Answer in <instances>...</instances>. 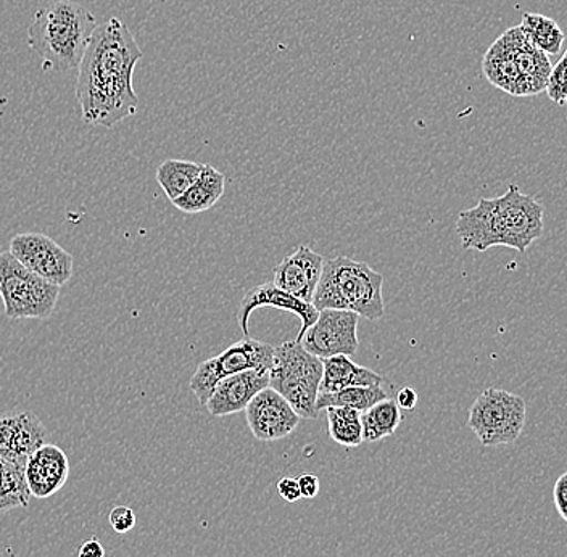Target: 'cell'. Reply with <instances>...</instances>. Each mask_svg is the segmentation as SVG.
<instances>
[{"instance_id":"f546056e","label":"cell","mask_w":567,"mask_h":557,"mask_svg":"<svg viewBox=\"0 0 567 557\" xmlns=\"http://www.w3.org/2000/svg\"><path fill=\"white\" fill-rule=\"evenodd\" d=\"M18 421H20V414L0 419V457L3 460H9L10 453H12Z\"/></svg>"},{"instance_id":"f1b7e54d","label":"cell","mask_w":567,"mask_h":557,"mask_svg":"<svg viewBox=\"0 0 567 557\" xmlns=\"http://www.w3.org/2000/svg\"><path fill=\"white\" fill-rule=\"evenodd\" d=\"M109 523L116 534H127V532L136 527V513L127 506L113 507L109 516Z\"/></svg>"},{"instance_id":"44dd1931","label":"cell","mask_w":567,"mask_h":557,"mask_svg":"<svg viewBox=\"0 0 567 557\" xmlns=\"http://www.w3.org/2000/svg\"><path fill=\"white\" fill-rule=\"evenodd\" d=\"M530 45L545 55H558L565 45L566 34L553 18L542 13H524L519 24Z\"/></svg>"},{"instance_id":"836d02e7","label":"cell","mask_w":567,"mask_h":557,"mask_svg":"<svg viewBox=\"0 0 567 557\" xmlns=\"http://www.w3.org/2000/svg\"><path fill=\"white\" fill-rule=\"evenodd\" d=\"M395 403L399 404L400 410H414L417 404L416 390L411 389V386H405V389L400 390Z\"/></svg>"},{"instance_id":"5bb4252c","label":"cell","mask_w":567,"mask_h":557,"mask_svg":"<svg viewBox=\"0 0 567 557\" xmlns=\"http://www.w3.org/2000/svg\"><path fill=\"white\" fill-rule=\"evenodd\" d=\"M324 261V258L317 251L311 250L307 245H301L292 255L284 258L276 266L272 283L284 292L311 303L315 292H317Z\"/></svg>"},{"instance_id":"4dcf8cb0","label":"cell","mask_w":567,"mask_h":557,"mask_svg":"<svg viewBox=\"0 0 567 557\" xmlns=\"http://www.w3.org/2000/svg\"><path fill=\"white\" fill-rule=\"evenodd\" d=\"M553 502L561 519L567 523V474L559 475L553 487Z\"/></svg>"},{"instance_id":"6da1fadb","label":"cell","mask_w":567,"mask_h":557,"mask_svg":"<svg viewBox=\"0 0 567 557\" xmlns=\"http://www.w3.org/2000/svg\"><path fill=\"white\" fill-rule=\"evenodd\" d=\"M142 56L136 38L118 17L95 28L78 66L76 99L84 123L113 127L136 115L140 99L133 76Z\"/></svg>"},{"instance_id":"d6a6232c","label":"cell","mask_w":567,"mask_h":557,"mask_svg":"<svg viewBox=\"0 0 567 557\" xmlns=\"http://www.w3.org/2000/svg\"><path fill=\"white\" fill-rule=\"evenodd\" d=\"M297 482H299L301 499L317 498L319 488H321V482H319L317 475L303 474L297 478Z\"/></svg>"},{"instance_id":"277c9868","label":"cell","mask_w":567,"mask_h":557,"mask_svg":"<svg viewBox=\"0 0 567 557\" xmlns=\"http://www.w3.org/2000/svg\"><path fill=\"white\" fill-rule=\"evenodd\" d=\"M322 378V361L308 353L297 340L275 349L269 368V386L296 411L297 416L313 421L319 416L317 400Z\"/></svg>"},{"instance_id":"3957f363","label":"cell","mask_w":567,"mask_h":557,"mask_svg":"<svg viewBox=\"0 0 567 557\" xmlns=\"http://www.w3.org/2000/svg\"><path fill=\"white\" fill-rule=\"evenodd\" d=\"M384 278L368 262L349 257H336L324 261L313 305L321 310H346L378 321L384 316Z\"/></svg>"},{"instance_id":"603a6c76","label":"cell","mask_w":567,"mask_h":557,"mask_svg":"<svg viewBox=\"0 0 567 557\" xmlns=\"http://www.w3.org/2000/svg\"><path fill=\"white\" fill-rule=\"evenodd\" d=\"M30 499L23 464L0 457V513L27 507Z\"/></svg>"},{"instance_id":"7a4b0ae2","label":"cell","mask_w":567,"mask_h":557,"mask_svg":"<svg viewBox=\"0 0 567 557\" xmlns=\"http://www.w3.org/2000/svg\"><path fill=\"white\" fill-rule=\"evenodd\" d=\"M97 27V18L81 3L52 0L34 13L28 45L44 60V70L78 69Z\"/></svg>"},{"instance_id":"5b68a950","label":"cell","mask_w":567,"mask_h":557,"mask_svg":"<svg viewBox=\"0 0 567 557\" xmlns=\"http://www.w3.org/2000/svg\"><path fill=\"white\" fill-rule=\"evenodd\" d=\"M60 287L28 271L9 254H0V298L9 319H48L55 310Z\"/></svg>"},{"instance_id":"d6986e66","label":"cell","mask_w":567,"mask_h":557,"mask_svg":"<svg viewBox=\"0 0 567 557\" xmlns=\"http://www.w3.org/2000/svg\"><path fill=\"white\" fill-rule=\"evenodd\" d=\"M509 30L516 48L517 69L523 76L524 97L540 94L547 86L549 71L553 69L548 55L530 45L519 27Z\"/></svg>"},{"instance_id":"484cf974","label":"cell","mask_w":567,"mask_h":557,"mask_svg":"<svg viewBox=\"0 0 567 557\" xmlns=\"http://www.w3.org/2000/svg\"><path fill=\"white\" fill-rule=\"evenodd\" d=\"M45 440H48V431L39 417L31 413H21L9 460L27 466L28 457L35 450L41 448Z\"/></svg>"},{"instance_id":"1f68e13d","label":"cell","mask_w":567,"mask_h":557,"mask_svg":"<svg viewBox=\"0 0 567 557\" xmlns=\"http://www.w3.org/2000/svg\"><path fill=\"white\" fill-rule=\"evenodd\" d=\"M278 493L279 496L284 499V502L287 503H297L300 502L301 495H300V488H299V482H297V478L292 477H284L281 481L278 482Z\"/></svg>"},{"instance_id":"e0dca14e","label":"cell","mask_w":567,"mask_h":557,"mask_svg":"<svg viewBox=\"0 0 567 557\" xmlns=\"http://www.w3.org/2000/svg\"><path fill=\"white\" fill-rule=\"evenodd\" d=\"M482 71L488 83L508 92L514 97H524L523 76L516 63V48L512 30L499 35L482 59Z\"/></svg>"},{"instance_id":"4fadbf2b","label":"cell","mask_w":567,"mask_h":557,"mask_svg":"<svg viewBox=\"0 0 567 557\" xmlns=\"http://www.w3.org/2000/svg\"><path fill=\"white\" fill-rule=\"evenodd\" d=\"M266 386H269V371L248 369L216 383L205 408L215 417L240 413Z\"/></svg>"},{"instance_id":"8992f818","label":"cell","mask_w":567,"mask_h":557,"mask_svg":"<svg viewBox=\"0 0 567 557\" xmlns=\"http://www.w3.org/2000/svg\"><path fill=\"white\" fill-rule=\"evenodd\" d=\"M526 416L527 404L523 396L506 390L487 389L471 406L467 425L482 446H503L519 439Z\"/></svg>"},{"instance_id":"cb8c5ba5","label":"cell","mask_w":567,"mask_h":557,"mask_svg":"<svg viewBox=\"0 0 567 557\" xmlns=\"http://www.w3.org/2000/svg\"><path fill=\"white\" fill-rule=\"evenodd\" d=\"M200 172L202 163L187 162V159H165L159 163L155 177L169 202H175L193 186Z\"/></svg>"},{"instance_id":"ffe728a7","label":"cell","mask_w":567,"mask_h":557,"mask_svg":"<svg viewBox=\"0 0 567 557\" xmlns=\"http://www.w3.org/2000/svg\"><path fill=\"white\" fill-rule=\"evenodd\" d=\"M226 176L212 165H202L200 175L179 198L172 202L179 212L198 215L208 212L225 195Z\"/></svg>"},{"instance_id":"ac0fdd59","label":"cell","mask_w":567,"mask_h":557,"mask_svg":"<svg viewBox=\"0 0 567 557\" xmlns=\"http://www.w3.org/2000/svg\"><path fill=\"white\" fill-rule=\"evenodd\" d=\"M322 361V378L319 393H334L349 386H381L384 378L371 369L353 363L346 354L324 358Z\"/></svg>"},{"instance_id":"9a60e30c","label":"cell","mask_w":567,"mask_h":557,"mask_svg":"<svg viewBox=\"0 0 567 557\" xmlns=\"http://www.w3.org/2000/svg\"><path fill=\"white\" fill-rule=\"evenodd\" d=\"M70 463L60 446L44 443L28 457L24 478L31 496L38 499L51 498L69 481Z\"/></svg>"},{"instance_id":"52a82bcc","label":"cell","mask_w":567,"mask_h":557,"mask_svg":"<svg viewBox=\"0 0 567 557\" xmlns=\"http://www.w3.org/2000/svg\"><path fill=\"white\" fill-rule=\"evenodd\" d=\"M275 347L260 340L244 337L239 342L230 345L228 350L198 364L197 371L190 379L189 386L198 403L205 406L210 399L213 389L221 379L239 374L248 369H266L269 371L272 363Z\"/></svg>"},{"instance_id":"2e32d148","label":"cell","mask_w":567,"mask_h":557,"mask_svg":"<svg viewBox=\"0 0 567 557\" xmlns=\"http://www.w3.org/2000/svg\"><path fill=\"white\" fill-rule=\"evenodd\" d=\"M456 234L466 250L487 251L502 247L495 198H481L476 207L461 212Z\"/></svg>"},{"instance_id":"4316f807","label":"cell","mask_w":567,"mask_h":557,"mask_svg":"<svg viewBox=\"0 0 567 557\" xmlns=\"http://www.w3.org/2000/svg\"><path fill=\"white\" fill-rule=\"evenodd\" d=\"M329 436L346 448H357L363 443L361 413L352 408H328Z\"/></svg>"},{"instance_id":"8fae6325","label":"cell","mask_w":567,"mask_h":557,"mask_svg":"<svg viewBox=\"0 0 567 557\" xmlns=\"http://www.w3.org/2000/svg\"><path fill=\"white\" fill-rule=\"evenodd\" d=\"M247 424L260 442L286 439L299 427L300 417L271 386H266L246 408Z\"/></svg>"},{"instance_id":"7402d4cb","label":"cell","mask_w":567,"mask_h":557,"mask_svg":"<svg viewBox=\"0 0 567 557\" xmlns=\"http://www.w3.org/2000/svg\"><path fill=\"white\" fill-rule=\"evenodd\" d=\"M402 413L395 400L385 399L375 403L370 410L361 413V427H363V442H379L395 434L402 424Z\"/></svg>"},{"instance_id":"83f0119b","label":"cell","mask_w":567,"mask_h":557,"mask_svg":"<svg viewBox=\"0 0 567 557\" xmlns=\"http://www.w3.org/2000/svg\"><path fill=\"white\" fill-rule=\"evenodd\" d=\"M566 62L567 52L563 53L561 59H559L558 63L549 71L547 86H545L549 101L555 102V104L559 106H565L567 102Z\"/></svg>"},{"instance_id":"7c38bea8","label":"cell","mask_w":567,"mask_h":557,"mask_svg":"<svg viewBox=\"0 0 567 557\" xmlns=\"http://www.w3.org/2000/svg\"><path fill=\"white\" fill-rule=\"evenodd\" d=\"M276 308V310L287 311V313L296 314L300 318L301 328L299 336H297V342H301L305 332L313 326V322L318 319L319 311L311 303L301 301L300 298L290 296V293L284 292V290L276 287L272 282L261 283V286L254 287L248 290L240 301L239 313H237V321H239L240 331L244 337L248 336V319L257 308Z\"/></svg>"},{"instance_id":"ba28073f","label":"cell","mask_w":567,"mask_h":557,"mask_svg":"<svg viewBox=\"0 0 567 557\" xmlns=\"http://www.w3.org/2000/svg\"><path fill=\"white\" fill-rule=\"evenodd\" d=\"M502 247L526 254L544 234V207L535 198L523 194L517 186H509L502 197H496Z\"/></svg>"},{"instance_id":"e575fe53","label":"cell","mask_w":567,"mask_h":557,"mask_svg":"<svg viewBox=\"0 0 567 557\" xmlns=\"http://www.w3.org/2000/svg\"><path fill=\"white\" fill-rule=\"evenodd\" d=\"M78 557H105V548L97 538H91V540L84 541L80 546Z\"/></svg>"},{"instance_id":"d4e9b609","label":"cell","mask_w":567,"mask_h":557,"mask_svg":"<svg viewBox=\"0 0 567 557\" xmlns=\"http://www.w3.org/2000/svg\"><path fill=\"white\" fill-rule=\"evenodd\" d=\"M389 399L382 386H349L334 393H319L317 400L318 411L328 408H352L358 413H364L379 401Z\"/></svg>"},{"instance_id":"30bf717a","label":"cell","mask_w":567,"mask_h":557,"mask_svg":"<svg viewBox=\"0 0 567 557\" xmlns=\"http://www.w3.org/2000/svg\"><path fill=\"white\" fill-rule=\"evenodd\" d=\"M358 321L360 316L346 310H321L317 321L305 332L301 347L319 358L346 354L352 358L358 351Z\"/></svg>"},{"instance_id":"9c48e42d","label":"cell","mask_w":567,"mask_h":557,"mask_svg":"<svg viewBox=\"0 0 567 557\" xmlns=\"http://www.w3.org/2000/svg\"><path fill=\"white\" fill-rule=\"evenodd\" d=\"M9 254L28 271L62 289L73 276V255L41 233L17 234Z\"/></svg>"}]
</instances>
